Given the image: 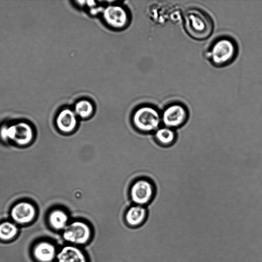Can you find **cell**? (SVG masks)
Returning a JSON list of instances; mask_svg holds the SVG:
<instances>
[{"mask_svg": "<svg viewBox=\"0 0 262 262\" xmlns=\"http://www.w3.org/2000/svg\"><path fill=\"white\" fill-rule=\"evenodd\" d=\"M155 137L162 145L170 146L175 142L177 135L173 129L164 126L156 130Z\"/></svg>", "mask_w": 262, "mask_h": 262, "instance_id": "obj_15", "label": "cell"}, {"mask_svg": "<svg viewBox=\"0 0 262 262\" xmlns=\"http://www.w3.org/2000/svg\"><path fill=\"white\" fill-rule=\"evenodd\" d=\"M237 53L235 41L229 37H221L210 46L207 56L211 63L215 67H222L231 63Z\"/></svg>", "mask_w": 262, "mask_h": 262, "instance_id": "obj_2", "label": "cell"}, {"mask_svg": "<svg viewBox=\"0 0 262 262\" xmlns=\"http://www.w3.org/2000/svg\"><path fill=\"white\" fill-rule=\"evenodd\" d=\"M17 233V228L13 223L5 222L0 224V238L9 240L14 237Z\"/></svg>", "mask_w": 262, "mask_h": 262, "instance_id": "obj_17", "label": "cell"}, {"mask_svg": "<svg viewBox=\"0 0 262 262\" xmlns=\"http://www.w3.org/2000/svg\"><path fill=\"white\" fill-rule=\"evenodd\" d=\"M69 217L67 213L61 209L52 210L49 215L51 226L56 230H63L69 224Z\"/></svg>", "mask_w": 262, "mask_h": 262, "instance_id": "obj_14", "label": "cell"}, {"mask_svg": "<svg viewBox=\"0 0 262 262\" xmlns=\"http://www.w3.org/2000/svg\"><path fill=\"white\" fill-rule=\"evenodd\" d=\"M92 230L89 225L82 221H74L62 231L63 239L70 245L81 246L89 242L92 238Z\"/></svg>", "mask_w": 262, "mask_h": 262, "instance_id": "obj_4", "label": "cell"}, {"mask_svg": "<svg viewBox=\"0 0 262 262\" xmlns=\"http://www.w3.org/2000/svg\"><path fill=\"white\" fill-rule=\"evenodd\" d=\"M33 254L40 262H51L57 256L55 247L48 242L37 243L34 247Z\"/></svg>", "mask_w": 262, "mask_h": 262, "instance_id": "obj_12", "label": "cell"}, {"mask_svg": "<svg viewBox=\"0 0 262 262\" xmlns=\"http://www.w3.org/2000/svg\"><path fill=\"white\" fill-rule=\"evenodd\" d=\"M56 257L57 262H88L84 252L78 246L72 245L63 247Z\"/></svg>", "mask_w": 262, "mask_h": 262, "instance_id": "obj_10", "label": "cell"}, {"mask_svg": "<svg viewBox=\"0 0 262 262\" xmlns=\"http://www.w3.org/2000/svg\"><path fill=\"white\" fill-rule=\"evenodd\" d=\"M188 118L187 107L181 103L174 102L164 109L161 115V121L165 127L174 129L183 126Z\"/></svg>", "mask_w": 262, "mask_h": 262, "instance_id": "obj_6", "label": "cell"}, {"mask_svg": "<svg viewBox=\"0 0 262 262\" xmlns=\"http://www.w3.org/2000/svg\"><path fill=\"white\" fill-rule=\"evenodd\" d=\"M153 193L154 188L152 184L144 180L136 182L130 190L132 199L138 205L148 203L152 197Z\"/></svg>", "mask_w": 262, "mask_h": 262, "instance_id": "obj_8", "label": "cell"}, {"mask_svg": "<svg viewBox=\"0 0 262 262\" xmlns=\"http://www.w3.org/2000/svg\"><path fill=\"white\" fill-rule=\"evenodd\" d=\"M103 18L110 26L116 29L124 27L128 22L126 10L118 5H109L103 9Z\"/></svg>", "mask_w": 262, "mask_h": 262, "instance_id": "obj_7", "label": "cell"}, {"mask_svg": "<svg viewBox=\"0 0 262 262\" xmlns=\"http://www.w3.org/2000/svg\"><path fill=\"white\" fill-rule=\"evenodd\" d=\"M56 123L58 128L61 132L69 133L75 128L77 124L76 115L70 108H64L57 116Z\"/></svg>", "mask_w": 262, "mask_h": 262, "instance_id": "obj_11", "label": "cell"}, {"mask_svg": "<svg viewBox=\"0 0 262 262\" xmlns=\"http://www.w3.org/2000/svg\"><path fill=\"white\" fill-rule=\"evenodd\" d=\"M184 26L187 33L196 40H204L211 34L213 23L210 15L197 8L187 9L184 15Z\"/></svg>", "mask_w": 262, "mask_h": 262, "instance_id": "obj_1", "label": "cell"}, {"mask_svg": "<svg viewBox=\"0 0 262 262\" xmlns=\"http://www.w3.org/2000/svg\"><path fill=\"white\" fill-rule=\"evenodd\" d=\"M36 214L34 206L28 202H20L15 204L11 210V216L16 223L26 224L31 222Z\"/></svg>", "mask_w": 262, "mask_h": 262, "instance_id": "obj_9", "label": "cell"}, {"mask_svg": "<svg viewBox=\"0 0 262 262\" xmlns=\"http://www.w3.org/2000/svg\"><path fill=\"white\" fill-rule=\"evenodd\" d=\"M146 215L145 208L141 205H136L128 209L125 215V220L128 226L137 227L144 222Z\"/></svg>", "mask_w": 262, "mask_h": 262, "instance_id": "obj_13", "label": "cell"}, {"mask_svg": "<svg viewBox=\"0 0 262 262\" xmlns=\"http://www.w3.org/2000/svg\"><path fill=\"white\" fill-rule=\"evenodd\" d=\"M93 110V105L90 101L82 99L76 103L74 111L76 116L86 118L91 115Z\"/></svg>", "mask_w": 262, "mask_h": 262, "instance_id": "obj_16", "label": "cell"}, {"mask_svg": "<svg viewBox=\"0 0 262 262\" xmlns=\"http://www.w3.org/2000/svg\"><path fill=\"white\" fill-rule=\"evenodd\" d=\"M133 120L135 125L140 130L150 132L158 129L161 116L155 108L145 106L135 112Z\"/></svg>", "mask_w": 262, "mask_h": 262, "instance_id": "obj_5", "label": "cell"}, {"mask_svg": "<svg viewBox=\"0 0 262 262\" xmlns=\"http://www.w3.org/2000/svg\"><path fill=\"white\" fill-rule=\"evenodd\" d=\"M32 126L24 121L10 125H3L0 128V136L4 141H12L18 145L24 146L33 140Z\"/></svg>", "mask_w": 262, "mask_h": 262, "instance_id": "obj_3", "label": "cell"}]
</instances>
